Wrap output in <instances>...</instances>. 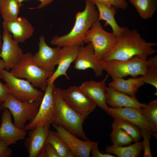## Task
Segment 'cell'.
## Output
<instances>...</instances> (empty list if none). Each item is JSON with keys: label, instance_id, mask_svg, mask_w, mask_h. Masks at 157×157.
<instances>
[{"label": "cell", "instance_id": "2", "mask_svg": "<svg viewBox=\"0 0 157 157\" xmlns=\"http://www.w3.org/2000/svg\"><path fill=\"white\" fill-rule=\"evenodd\" d=\"M83 10L78 12L75 15V21L71 31L67 34L59 36L56 35L51 39V44L60 47L84 45L86 35L88 31L98 19L99 14L93 2L85 0Z\"/></svg>", "mask_w": 157, "mask_h": 157}, {"label": "cell", "instance_id": "7", "mask_svg": "<svg viewBox=\"0 0 157 157\" xmlns=\"http://www.w3.org/2000/svg\"><path fill=\"white\" fill-rule=\"evenodd\" d=\"M41 102H22L9 94L5 100L0 103V110L8 109L13 116L14 125L23 129L27 121L30 123L36 117Z\"/></svg>", "mask_w": 157, "mask_h": 157}, {"label": "cell", "instance_id": "33", "mask_svg": "<svg viewBox=\"0 0 157 157\" xmlns=\"http://www.w3.org/2000/svg\"><path fill=\"white\" fill-rule=\"evenodd\" d=\"M100 1L108 6H113L116 8L125 9L128 6L126 0H91Z\"/></svg>", "mask_w": 157, "mask_h": 157}, {"label": "cell", "instance_id": "14", "mask_svg": "<svg viewBox=\"0 0 157 157\" xmlns=\"http://www.w3.org/2000/svg\"><path fill=\"white\" fill-rule=\"evenodd\" d=\"M52 125L56 130V134L64 141L75 157L90 156L93 141L80 140L61 126L54 124Z\"/></svg>", "mask_w": 157, "mask_h": 157}, {"label": "cell", "instance_id": "19", "mask_svg": "<svg viewBox=\"0 0 157 157\" xmlns=\"http://www.w3.org/2000/svg\"><path fill=\"white\" fill-rule=\"evenodd\" d=\"M3 28L12 34L13 39L19 42H24L33 35L34 28L25 18L20 17L12 21L2 23Z\"/></svg>", "mask_w": 157, "mask_h": 157}, {"label": "cell", "instance_id": "22", "mask_svg": "<svg viewBox=\"0 0 157 157\" xmlns=\"http://www.w3.org/2000/svg\"><path fill=\"white\" fill-rule=\"evenodd\" d=\"M97 8L99 20L105 21L104 26H110L111 28L113 33L117 37L120 34L122 27H120L117 23L115 19L117 13L116 8L113 6H108L100 1H92Z\"/></svg>", "mask_w": 157, "mask_h": 157}, {"label": "cell", "instance_id": "12", "mask_svg": "<svg viewBox=\"0 0 157 157\" xmlns=\"http://www.w3.org/2000/svg\"><path fill=\"white\" fill-rule=\"evenodd\" d=\"M141 108L131 107L113 108L108 106L105 111L113 118L121 119L135 124L140 129H149L157 133V130L142 114Z\"/></svg>", "mask_w": 157, "mask_h": 157}, {"label": "cell", "instance_id": "1", "mask_svg": "<svg viewBox=\"0 0 157 157\" xmlns=\"http://www.w3.org/2000/svg\"><path fill=\"white\" fill-rule=\"evenodd\" d=\"M114 48L102 59L104 62L111 60H124L137 55H152L156 52L153 47L156 42H147L136 29H130L123 26Z\"/></svg>", "mask_w": 157, "mask_h": 157}, {"label": "cell", "instance_id": "30", "mask_svg": "<svg viewBox=\"0 0 157 157\" xmlns=\"http://www.w3.org/2000/svg\"><path fill=\"white\" fill-rule=\"evenodd\" d=\"M113 145L121 147L131 144L134 140L126 132L121 129H112L110 134Z\"/></svg>", "mask_w": 157, "mask_h": 157}, {"label": "cell", "instance_id": "17", "mask_svg": "<svg viewBox=\"0 0 157 157\" xmlns=\"http://www.w3.org/2000/svg\"><path fill=\"white\" fill-rule=\"evenodd\" d=\"M3 29V42L0 57L4 62L5 69L8 71L17 63L23 53L19 42L13 39L11 34L6 29Z\"/></svg>", "mask_w": 157, "mask_h": 157}, {"label": "cell", "instance_id": "16", "mask_svg": "<svg viewBox=\"0 0 157 157\" xmlns=\"http://www.w3.org/2000/svg\"><path fill=\"white\" fill-rule=\"evenodd\" d=\"M51 124L49 123L42 124L30 130L24 143L29 157H37L44 148Z\"/></svg>", "mask_w": 157, "mask_h": 157}, {"label": "cell", "instance_id": "36", "mask_svg": "<svg viewBox=\"0 0 157 157\" xmlns=\"http://www.w3.org/2000/svg\"><path fill=\"white\" fill-rule=\"evenodd\" d=\"M44 149L46 157H59L55 149L49 142H47Z\"/></svg>", "mask_w": 157, "mask_h": 157}, {"label": "cell", "instance_id": "6", "mask_svg": "<svg viewBox=\"0 0 157 157\" xmlns=\"http://www.w3.org/2000/svg\"><path fill=\"white\" fill-rule=\"evenodd\" d=\"M148 56L137 55L124 60H102L104 70L112 78H123L128 76L133 77L144 75L146 71Z\"/></svg>", "mask_w": 157, "mask_h": 157}, {"label": "cell", "instance_id": "25", "mask_svg": "<svg viewBox=\"0 0 157 157\" xmlns=\"http://www.w3.org/2000/svg\"><path fill=\"white\" fill-rule=\"evenodd\" d=\"M22 6L19 0H0V13L3 21L16 19Z\"/></svg>", "mask_w": 157, "mask_h": 157}, {"label": "cell", "instance_id": "15", "mask_svg": "<svg viewBox=\"0 0 157 157\" xmlns=\"http://www.w3.org/2000/svg\"><path fill=\"white\" fill-rule=\"evenodd\" d=\"M108 76L107 74L100 81L93 80L85 81L79 86L80 90L88 99L105 111L108 107L106 102V82Z\"/></svg>", "mask_w": 157, "mask_h": 157}, {"label": "cell", "instance_id": "28", "mask_svg": "<svg viewBox=\"0 0 157 157\" xmlns=\"http://www.w3.org/2000/svg\"><path fill=\"white\" fill-rule=\"evenodd\" d=\"M111 126L112 129H121L128 133L136 142L140 140L142 137L140 128L135 124L124 119L113 118Z\"/></svg>", "mask_w": 157, "mask_h": 157}, {"label": "cell", "instance_id": "34", "mask_svg": "<svg viewBox=\"0 0 157 157\" xmlns=\"http://www.w3.org/2000/svg\"><path fill=\"white\" fill-rule=\"evenodd\" d=\"M98 142H93L90 154L92 157H116L111 154L101 152L98 149Z\"/></svg>", "mask_w": 157, "mask_h": 157}, {"label": "cell", "instance_id": "24", "mask_svg": "<svg viewBox=\"0 0 157 157\" xmlns=\"http://www.w3.org/2000/svg\"><path fill=\"white\" fill-rule=\"evenodd\" d=\"M143 149L142 141H138L125 147L107 146L105 151V153L114 154L119 157H138Z\"/></svg>", "mask_w": 157, "mask_h": 157}, {"label": "cell", "instance_id": "4", "mask_svg": "<svg viewBox=\"0 0 157 157\" xmlns=\"http://www.w3.org/2000/svg\"><path fill=\"white\" fill-rule=\"evenodd\" d=\"M10 72L17 78L26 79L35 87L44 91L47 85V80L53 73L40 68L34 62L33 54L29 52L23 54Z\"/></svg>", "mask_w": 157, "mask_h": 157}, {"label": "cell", "instance_id": "18", "mask_svg": "<svg viewBox=\"0 0 157 157\" xmlns=\"http://www.w3.org/2000/svg\"><path fill=\"white\" fill-rule=\"evenodd\" d=\"M11 115L8 109L3 110L0 127V139L4 140L8 146L24 139L26 135V131L18 128L12 123Z\"/></svg>", "mask_w": 157, "mask_h": 157}, {"label": "cell", "instance_id": "11", "mask_svg": "<svg viewBox=\"0 0 157 157\" xmlns=\"http://www.w3.org/2000/svg\"><path fill=\"white\" fill-rule=\"evenodd\" d=\"M39 50L33 55V60L42 69L53 72L56 66L58 65L61 47L52 48L46 43L44 35L39 38Z\"/></svg>", "mask_w": 157, "mask_h": 157}, {"label": "cell", "instance_id": "32", "mask_svg": "<svg viewBox=\"0 0 157 157\" xmlns=\"http://www.w3.org/2000/svg\"><path fill=\"white\" fill-rule=\"evenodd\" d=\"M142 137L143 138V144L144 151L143 157H152L150 144L151 135L157 133L147 129H140Z\"/></svg>", "mask_w": 157, "mask_h": 157}, {"label": "cell", "instance_id": "10", "mask_svg": "<svg viewBox=\"0 0 157 157\" xmlns=\"http://www.w3.org/2000/svg\"><path fill=\"white\" fill-rule=\"evenodd\" d=\"M54 86V83L47 84L37 115L31 122L25 126L23 130H30L42 124L53 123L56 110L53 93Z\"/></svg>", "mask_w": 157, "mask_h": 157}, {"label": "cell", "instance_id": "23", "mask_svg": "<svg viewBox=\"0 0 157 157\" xmlns=\"http://www.w3.org/2000/svg\"><path fill=\"white\" fill-rule=\"evenodd\" d=\"M144 83L140 76L127 79H125L123 78H112L108 85L118 91L136 97L139 89Z\"/></svg>", "mask_w": 157, "mask_h": 157}, {"label": "cell", "instance_id": "38", "mask_svg": "<svg viewBox=\"0 0 157 157\" xmlns=\"http://www.w3.org/2000/svg\"><path fill=\"white\" fill-rule=\"evenodd\" d=\"M26 0H19L20 3ZM40 2V4L37 8L41 9L45 7L51 3L54 0H38Z\"/></svg>", "mask_w": 157, "mask_h": 157}, {"label": "cell", "instance_id": "35", "mask_svg": "<svg viewBox=\"0 0 157 157\" xmlns=\"http://www.w3.org/2000/svg\"><path fill=\"white\" fill-rule=\"evenodd\" d=\"M12 155V150L4 140L0 139V157H10Z\"/></svg>", "mask_w": 157, "mask_h": 157}, {"label": "cell", "instance_id": "40", "mask_svg": "<svg viewBox=\"0 0 157 157\" xmlns=\"http://www.w3.org/2000/svg\"><path fill=\"white\" fill-rule=\"evenodd\" d=\"M1 36L0 35V53L1 51L3 42L1 40Z\"/></svg>", "mask_w": 157, "mask_h": 157}, {"label": "cell", "instance_id": "21", "mask_svg": "<svg viewBox=\"0 0 157 157\" xmlns=\"http://www.w3.org/2000/svg\"><path fill=\"white\" fill-rule=\"evenodd\" d=\"M106 103L112 108L131 107L140 108L147 105L139 102L136 97L118 91L110 86L106 87Z\"/></svg>", "mask_w": 157, "mask_h": 157}, {"label": "cell", "instance_id": "29", "mask_svg": "<svg viewBox=\"0 0 157 157\" xmlns=\"http://www.w3.org/2000/svg\"><path fill=\"white\" fill-rule=\"evenodd\" d=\"M140 76L144 83L152 85L157 90V55L147 59L145 73Z\"/></svg>", "mask_w": 157, "mask_h": 157}, {"label": "cell", "instance_id": "26", "mask_svg": "<svg viewBox=\"0 0 157 157\" xmlns=\"http://www.w3.org/2000/svg\"><path fill=\"white\" fill-rule=\"evenodd\" d=\"M140 17L147 19L151 17L156 10L157 0H129Z\"/></svg>", "mask_w": 157, "mask_h": 157}, {"label": "cell", "instance_id": "8", "mask_svg": "<svg viewBox=\"0 0 157 157\" xmlns=\"http://www.w3.org/2000/svg\"><path fill=\"white\" fill-rule=\"evenodd\" d=\"M117 41V37L113 32L104 30L98 19L87 33L84 42L92 44L95 54L101 60L114 48Z\"/></svg>", "mask_w": 157, "mask_h": 157}, {"label": "cell", "instance_id": "3", "mask_svg": "<svg viewBox=\"0 0 157 157\" xmlns=\"http://www.w3.org/2000/svg\"><path fill=\"white\" fill-rule=\"evenodd\" d=\"M53 93L56 110L52 124L61 126L68 131L83 140H89L83 128V124L85 119L67 105L55 85Z\"/></svg>", "mask_w": 157, "mask_h": 157}, {"label": "cell", "instance_id": "20", "mask_svg": "<svg viewBox=\"0 0 157 157\" xmlns=\"http://www.w3.org/2000/svg\"><path fill=\"white\" fill-rule=\"evenodd\" d=\"M80 47L77 46H71L62 47L59 56L58 67L51 76L47 80V84L53 83L59 77L64 76L68 80L67 71L71 64L75 60Z\"/></svg>", "mask_w": 157, "mask_h": 157}, {"label": "cell", "instance_id": "31", "mask_svg": "<svg viewBox=\"0 0 157 157\" xmlns=\"http://www.w3.org/2000/svg\"><path fill=\"white\" fill-rule=\"evenodd\" d=\"M142 114L157 130V100L154 99L141 108Z\"/></svg>", "mask_w": 157, "mask_h": 157}, {"label": "cell", "instance_id": "37", "mask_svg": "<svg viewBox=\"0 0 157 157\" xmlns=\"http://www.w3.org/2000/svg\"><path fill=\"white\" fill-rule=\"evenodd\" d=\"M8 94L6 87L0 81V103L5 100Z\"/></svg>", "mask_w": 157, "mask_h": 157}, {"label": "cell", "instance_id": "39", "mask_svg": "<svg viewBox=\"0 0 157 157\" xmlns=\"http://www.w3.org/2000/svg\"><path fill=\"white\" fill-rule=\"evenodd\" d=\"M5 67V65L4 62L3 60L0 59V70L4 69Z\"/></svg>", "mask_w": 157, "mask_h": 157}, {"label": "cell", "instance_id": "9", "mask_svg": "<svg viewBox=\"0 0 157 157\" xmlns=\"http://www.w3.org/2000/svg\"><path fill=\"white\" fill-rule=\"evenodd\" d=\"M57 88L67 105L85 119L97 106L82 92L79 86L72 85L66 89Z\"/></svg>", "mask_w": 157, "mask_h": 157}, {"label": "cell", "instance_id": "5", "mask_svg": "<svg viewBox=\"0 0 157 157\" xmlns=\"http://www.w3.org/2000/svg\"><path fill=\"white\" fill-rule=\"evenodd\" d=\"M0 78L6 82L9 94L15 99L23 102L42 101L43 92L27 80L17 78L4 69L0 70Z\"/></svg>", "mask_w": 157, "mask_h": 157}, {"label": "cell", "instance_id": "27", "mask_svg": "<svg viewBox=\"0 0 157 157\" xmlns=\"http://www.w3.org/2000/svg\"><path fill=\"white\" fill-rule=\"evenodd\" d=\"M47 142L53 147L59 157H75L65 142L55 132L49 130Z\"/></svg>", "mask_w": 157, "mask_h": 157}, {"label": "cell", "instance_id": "13", "mask_svg": "<svg viewBox=\"0 0 157 157\" xmlns=\"http://www.w3.org/2000/svg\"><path fill=\"white\" fill-rule=\"evenodd\" d=\"M74 62V68L78 70H85L89 68L94 71L96 76L103 75L102 60L98 58L94 53L90 43L80 47L76 58Z\"/></svg>", "mask_w": 157, "mask_h": 157}]
</instances>
